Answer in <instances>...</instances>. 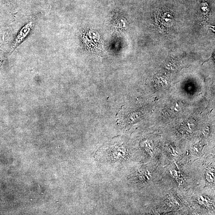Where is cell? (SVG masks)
<instances>
[{
  "mask_svg": "<svg viewBox=\"0 0 215 215\" xmlns=\"http://www.w3.org/2000/svg\"><path fill=\"white\" fill-rule=\"evenodd\" d=\"M33 26V23L30 21L22 27L15 39L13 47H17L27 37L32 30Z\"/></svg>",
  "mask_w": 215,
  "mask_h": 215,
  "instance_id": "obj_2",
  "label": "cell"
},
{
  "mask_svg": "<svg viewBox=\"0 0 215 215\" xmlns=\"http://www.w3.org/2000/svg\"><path fill=\"white\" fill-rule=\"evenodd\" d=\"M101 159L110 164H118L128 159L129 152L124 146L118 144L110 145L102 149Z\"/></svg>",
  "mask_w": 215,
  "mask_h": 215,
  "instance_id": "obj_1",
  "label": "cell"
}]
</instances>
